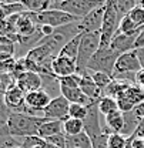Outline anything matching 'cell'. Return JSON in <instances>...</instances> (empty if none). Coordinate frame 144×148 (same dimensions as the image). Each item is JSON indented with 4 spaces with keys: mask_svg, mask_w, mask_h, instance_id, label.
Masks as SVG:
<instances>
[{
    "mask_svg": "<svg viewBox=\"0 0 144 148\" xmlns=\"http://www.w3.org/2000/svg\"><path fill=\"white\" fill-rule=\"evenodd\" d=\"M47 118L44 117H34V115H27L21 112H13L9 121V131L10 135L14 138H27V137H34L39 134V130L41 124Z\"/></svg>",
    "mask_w": 144,
    "mask_h": 148,
    "instance_id": "cell-1",
    "label": "cell"
},
{
    "mask_svg": "<svg viewBox=\"0 0 144 148\" xmlns=\"http://www.w3.org/2000/svg\"><path fill=\"white\" fill-rule=\"evenodd\" d=\"M104 4H106L104 0H59V1L52 3L50 9L61 10L64 13H69V14L81 20L87 14H90L93 10H96Z\"/></svg>",
    "mask_w": 144,
    "mask_h": 148,
    "instance_id": "cell-2",
    "label": "cell"
},
{
    "mask_svg": "<svg viewBox=\"0 0 144 148\" xmlns=\"http://www.w3.org/2000/svg\"><path fill=\"white\" fill-rule=\"evenodd\" d=\"M79 34H83L80 32V20L79 21H74L70 23L67 26H63V27H59L54 30V33L49 37H43V40L39 43V44H47L49 47H52L56 56L60 54L61 49L70 41L73 40L76 36Z\"/></svg>",
    "mask_w": 144,
    "mask_h": 148,
    "instance_id": "cell-3",
    "label": "cell"
},
{
    "mask_svg": "<svg viewBox=\"0 0 144 148\" xmlns=\"http://www.w3.org/2000/svg\"><path fill=\"white\" fill-rule=\"evenodd\" d=\"M101 47V36L100 32L97 33H86L81 37L80 49L77 56V74H83L87 70V64L93 58V56Z\"/></svg>",
    "mask_w": 144,
    "mask_h": 148,
    "instance_id": "cell-4",
    "label": "cell"
},
{
    "mask_svg": "<svg viewBox=\"0 0 144 148\" xmlns=\"http://www.w3.org/2000/svg\"><path fill=\"white\" fill-rule=\"evenodd\" d=\"M119 57H120V54H117L110 47H100L99 51L89 61L86 71L87 73H104L113 77L114 67H116Z\"/></svg>",
    "mask_w": 144,
    "mask_h": 148,
    "instance_id": "cell-5",
    "label": "cell"
},
{
    "mask_svg": "<svg viewBox=\"0 0 144 148\" xmlns=\"http://www.w3.org/2000/svg\"><path fill=\"white\" fill-rule=\"evenodd\" d=\"M120 24V18L117 14L114 0H107L104 6V17H103V26L100 30L101 36V47H110L114 36L117 34V29Z\"/></svg>",
    "mask_w": 144,
    "mask_h": 148,
    "instance_id": "cell-6",
    "label": "cell"
},
{
    "mask_svg": "<svg viewBox=\"0 0 144 148\" xmlns=\"http://www.w3.org/2000/svg\"><path fill=\"white\" fill-rule=\"evenodd\" d=\"M32 17L39 27L40 26H50L53 29H59V27L67 26L70 23L80 20V18L74 17L69 13H64V12L56 10V9H49V10L41 12V13H32Z\"/></svg>",
    "mask_w": 144,
    "mask_h": 148,
    "instance_id": "cell-7",
    "label": "cell"
},
{
    "mask_svg": "<svg viewBox=\"0 0 144 148\" xmlns=\"http://www.w3.org/2000/svg\"><path fill=\"white\" fill-rule=\"evenodd\" d=\"M116 100L119 103L120 111L128 112V111H133L140 103L144 101V91L136 84H133V86H128Z\"/></svg>",
    "mask_w": 144,
    "mask_h": 148,
    "instance_id": "cell-8",
    "label": "cell"
},
{
    "mask_svg": "<svg viewBox=\"0 0 144 148\" xmlns=\"http://www.w3.org/2000/svg\"><path fill=\"white\" fill-rule=\"evenodd\" d=\"M101 114L99 110V100L94 101L87 107V115L83 120L84 124V132L90 137L91 140H94L96 137L103 134V127H101Z\"/></svg>",
    "mask_w": 144,
    "mask_h": 148,
    "instance_id": "cell-9",
    "label": "cell"
},
{
    "mask_svg": "<svg viewBox=\"0 0 144 148\" xmlns=\"http://www.w3.org/2000/svg\"><path fill=\"white\" fill-rule=\"evenodd\" d=\"M69 108H70V103L63 95H60L53 98L50 104L43 110V117L47 120L66 121L69 118Z\"/></svg>",
    "mask_w": 144,
    "mask_h": 148,
    "instance_id": "cell-10",
    "label": "cell"
},
{
    "mask_svg": "<svg viewBox=\"0 0 144 148\" xmlns=\"http://www.w3.org/2000/svg\"><path fill=\"white\" fill-rule=\"evenodd\" d=\"M141 63L137 57V51H128L121 54L117 58L116 67H114V73L113 74H120V73H130V74H137L138 71H141Z\"/></svg>",
    "mask_w": 144,
    "mask_h": 148,
    "instance_id": "cell-11",
    "label": "cell"
},
{
    "mask_svg": "<svg viewBox=\"0 0 144 148\" xmlns=\"http://www.w3.org/2000/svg\"><path fill=\"white\" fill-rule=\"evenodd\" d=\"M104 6L93 10L90 14H87L86 17H83L80 20V32L83 34H86V33H97V32L101 30L103 17H104Z\"/></svg>",
    "mask_w": 144,
    "mask_h": 148,
    "instance_id": "cell-12",
    "label": "cell"
},
{
    "mask_svg": "<svg viewBox=\"0 0 144 148\" xmlns=\"http://www.w3.org/2000/svg\"><path fill=\"white\" fill-rule=\"evenodd\" d=\"M52 71L57 78H64L73 74H77V63L64 56H57L54 57L52 63Z\"/></svg>",
    "mask_w": 144,
    "mask_h": 148,
    "instance_id": "cell-13",
    "label": "cell"
},
{
    "mask_svg": "<svg viewBox=\"0 0 144 148\" xmlns=\"http://www.w3.org/2000/svg\"><path fill=\"white\" fill-rule=\"evenodd\" d=\"M140 32H136V33H131V34H116L113 41H111V44H110V49L114 50L120 56L124 54V53H128V51H133L136 40L140 34Z\"/></svg>",
    "mask_w": 144,
    "mask_h": 148,
    "instance_id": "cell-14",
    "label": "cell"
},
{
    "mask_svg": "<svg viewBox=\"0 0 144 148\" xmlns=\"http://www.w3.org/2000/svg\"><path fill=\"white\" fill-rule=\"evenodd\" d=\"M16 86L24 94H29V92L40 90L41 86H43V80H41V75L40 74L33 73V71H26V73H23L17 78Z\"/></svg>",
    "mask_w": 144,
    "mask_h": 148,
    "instance_id": "cell-15",
    "label": "cell"
},
{
    "mask_svg": "<svg viewBox=\"0 0 144 148\" xmlns=\"http://www.w3.org/2000/svg\"><path fill=\"white\" fill-rule=\"evenodd\" d=\"M3 101L13 112H19L23 108V106L26 104V94L21 91L17 86H14L4 92Z\"/></svg>",
    "mask_w": 144,
    "mask_h": 148,
    "instance_id": "cell-16",
    "label": "cell"
},
{
    "mask_svg": "<svg viewBox=\"0 0 144 148\" xmlns=\"http://www.w3.org/2000/svg\"><path fill=\"white\" fill-rule=\"evenodd\" d=\"M103 118H104V123H101L103 132H106L108 135L110 134H121L123 127H124V112L119 110L103 117Z\"/></svg>",
    "mask_w": 144,
    "mask_h": 148,
    "instance_id": "cell-17",
    "label": "cell"
},
{
    "mask_svg": "<svg viewBox=\"0 0 144 148\" xmlns=\"http://www.w3.org/2000/svg\"><path fill=\"white\" fill-rule=\"evenodd\" d=\"M50 101H52V97L44 91V90H41V88L37 90V91L26 94V104H27L30 108H33V110H36V111H40V112H43V110L50 104Z\"/></svg>",
    "mask_w": 144,
    "mask_h": 148,
    "instance_id": "cell-18",
    "label": "cell"
},
{
    "mask_svg": "<svg viewBox=\"0 0 144 148\" xmlns=\"http://www.w3.org/2000/svg\"><path fill=\"white\" fill-rule=\"evenodd\" d=\"M80 75H81L80 90L84 92L90 100H93V101L100 100V98H101V95H103V92H101V90L96 86V83H94V80H93L91 74L87 73V71H84V73L80 74Z\"/></svg>",
    "mask_w": 144,
    "mask_h": 148,
    "instance_id": "cell-19",
    "label": "cell"
},
{
    "mask_svg": "<svg viewBox=\"0 0 144 148\" xmlns=\"http://www.w3.org/2000/svg\"><path fill=\"white\" fill-rule=\"evenodd\" d=\"M39 29L34 20L32 17V13L30 12H26V13H21L17 18V23H16V33L19 36H30L33 34Z\"/></svg>",
    "mask_w": 144,
    "mask_h": 148,
    "instance_id": "cell-20",
    "label": "cell"
},
{
    "mask_svg": "<svg viewBox=\"0 0 144 148\" xmlns=\"http://www.w3.org/2000/svg\"><path fill=\"white\" fill-rule=\"evenodd\" d=\"M61 95L70 103V104H81L89 107L94 101L90 100L84 92L80 90V87L77 88H67V87H61Z\"/></svg>",
    "mask_w": 144,
    "mask_h": 148,
    "instance_id": "cell-21",
    "label": "cell"
},
{
    "mask_svg": "<svg viewBox=\"0 0 144 148\" xmlns=\"http://www.w3.org/2000/svg\"><path fill=\"white\" fill-rule=\"evenodd\" d=\"M59 134H64L63 130V121H57V120H46L41 127L39 130L37 137H40L41 140H47L50 137L59 135Z\"/></svg>",
    "mask_w": 144,
    "mask_h": 148,
    "instance_id": "cell-22",
    "label": "cell"
},
{
    "mask_svg": "<svg viewBox=\"0 0 144 148\" xmlns=\"http://www.w3.org/2000/svg\"><path fill=\"white\" fill-rule=\"evenodd\" d=\"M41 80H43L41 90H44V91L47 92V94L52 97V100L61 95L60 78H57L54 74H43V75H41Z\"/></svg>",
    "mask_w": 144,
    "mask_h": 148,
    "instance_id": "cell-23",
    "label": "cell"
},
{
    "mask_svg": "<svg viewBox=\"0 0 144 148\" xmlns=\"http://www.w3.org/2000/svg\"><path fill=\"white\" fill-rule=\"evenodd\" d=\"M140 124H141V120L133 111L124 112V127H123V131H121V135H124L126 138L131 137L137 131V128L140 127Z\"/></svg>",
    "mask_w": 144,
    "mask_h": 148,
    "instance_id": "cell-24",
    "label": "cell"
},
{
    "mask_svg": "<svg viewBox=\"0 0 144 148\" xmlns=\"http://www.w3.org/2000/svg\"><path fill=\"white\" fill-rule=\"evenodd\" d=\"M66 143H67V148H93L91 144V138L83 131L77 135H66Z\"/></svg>",
    "mask_w": 144,
    "mask_h": 148,
    "instance_id": "cell-25",
    "label": "cell"
},
{
    "mask_svg": "<svg viewBox=\"0 0 144 148\" xmlns=\"http://www.w3.org/2000/svg\"><path fill=\"white\" fill-rule=\"evenodd\" d=\"M10 117H12V110L1 100L0 101V138L10 137V131H9Z\"/></svg>",
    "mask_w": 144,
    "mask_h": 148,
    "instance_id": "cell-26",
    "label": "cell"
},
{
    "mask_svg": "<svg viewBox=\"0 0 144 148\" xmlns=\"http://www.w3.org/2000/svg\"><path fill=\"white\" fill-rule=\"evenodd\" d=\"M81 37L83 34H79L76 36L73 40H70L60 51V56H64V57H69L74 60L77 63V56H79V49H80V41H81Z\"/></svg>",
    "mask_w": 144,
    "mask_h": 148,
    "instance_id": "cell-27",
    "label": "cell"
},
{
    "mask_svg": "<svg viewBox=\"0 0 144 148\" xmlns=\"http://www.w3.org/2000/svg\"><path fill=\"white\" fill-rule=\"evenodd\" d=\"M99 110H100V114L103 117H106L111 112H116L119 111V103L116 98L113 97H107V95H101V98L99 100Z\"/></svg>",
    "mask_w": 144,
    "mask_h": 148,
    "instance_id": "cell-28",
    "label": "cell"
},
{
    "mask_svg": "<svg viewBox=\"0 0 144 148\" xmlns=\"http://www.w3.org/2000/svg\"><path fill=\"white\" fill-rule=\"evenodd\" d=\"M23 6L26 7L27 12L30 13H41V12H46L52 7V3L50 0H23L21 1Z\"/></svg>",
    "mask_w": 144,
    "mask_h": 148,
    "instance_id": "cell-29",
    "label": "cell"
},
{
    "mask_svg": "<svg viewBox=\"0 0 144 148\" xmlns=\"http://www.w3.org/2000/svg\"><path fill=\"white\" fill-rule=\"evenodd\" d=\"M63 130H64V135H67V137L77 135L84 131V124L81 120H76V118L69 117L66 121H63Z\"/></svg>",
    "mask_w": 144,
    "mask_h": 148,
    "instance_id": "cell-30",
    "label": "cell"
},
{
    "mask_svg": "<svg viewBox=\"0 0 144 148\" xmlns=\"http://www.w3.org/2000/svg\"><path fill=\"white\" fill-rule=\"evenodd\" d=\"M137 3L138 1H134V0H114V6H116L120 21H121V18L128 16V13L137 6Z\"/></svg>",
    "mask_w": 144,
    "mask_h": 148,
    "instance_id": "cell-31",
    "label": "cell"
},
{
    "mask_svg": "<svg viewBox=\"0 0 144 148\" xmlns=\"http://www.w3.org/2000/svg\"><path fill=\"white\" fill-rule=\"evenodd\" d=\"M128 17L136 23V26L140 30H143L144 29V4L141 1H138L137 6L128 13Z\"/></svg>",
    "mask_w": 144,
    "mask_h": 148,
    "instance_id": "cell-32",
    "label": "cell"
},
{
    "mask_svg": "<svg viewBox=\"0 0 144 148\" xmlns=\"http://www.w3.org/2000/svg\"><path fill=\"white\" fill-rule=\"evenodd\" d=\"M16 54V43L9 37L0 36V56H12Z\"/></svg>",
    "mask_w": 144,
    "mask_h": 148,
    "instance_id": "cell-33",
    "label": "cell"
},
{
    "mask_svg": "<svg viewBox=\"0 0 144 148\" xmlns=\"http://www.w3.org/2000/svg\"><path fill=\"white\" fill-rule=\"evenodd\" d=\"M136 32H140V29L136 26V23L131 18L128 16L121 18L119 29H117V34H131V33H136Z\"/></svg>",
    "mask_w": 144,
    "mask_h": 148,
    "instance_id": "cell-34",
    "label": "cell"
},
{
    "mask_svg": "<svg viewBox=\"0 0 144 148\" xmlns=\"http://www.w3.org/2000/svg\"><path fill=\"white\" fill-rule=\"evenodd\" d=\"M90 74L93 77V80H94V83H96V86L101 90V92L104 91L113 81V77L108 75V74L104 73H90Z\"/></svg>",
    "mask_w": 144,
    "mask_h": 148,
    "instance_id": "cell-35",
    "label": "cell"
},
{
    "mask_svg": "<svg viewBox=\"0 0 144 148\" xmlns=\"http://www.w3.org/2000/svg\"><path fill=\"white\" fill-rule=\"evenodd\" d=\"M87 115V107L81 106V104H70L69 108V117L70 118H76V120H84Z\"/></svg>",
    "mask_w": 144,
    "mask_h": 148,
    "instance_id": "cell-36",
    "label": "cell"
},
{
    "mask_svg": "<svg viewBox=\"0 0 144 148\" xmlns=\"http://www.w3.org/2000/svg\"><path fill=\"white\" fill-rule=\"evenodd\" d=\"M80 81H81V75L80 74H73V75H69V77L60 78V86L67 87V88H77V87H80Z\"/></svg>",
    "mask_w": 144,
    "mask_h": 148,
    "instance_id": "cell-37",
    "label": "cell"
},
{
    "mask_svg": "<svg viewBox=\"0 0 144 148\" xmlns=\"http://www.w3.org/2000/svg\"><path fill=\"white\" fill-rule=\"evenodd\" d=\"M127 138L121 134H110L108 135V148H126Z\"/></svg>",
    "mask_w": 144,
    "mask_h": 148,
    "instance_id": "cell-38",
    "label": "cell"
},
{
    "mask_svg": "<svg viewBox=\"0 0 144 148\" xmlns=\"http://www.w3.org/2000/svg\"><path fill=\"white\" fill-rule=\"evenodd\" d=\"M44 141H47L49 144H52V145H54V147H57V148H67L66 135H64V134H59V135L50 137V138H47V140H44Z\"/></svg>",
    "mask_w": 144,
    "mask_h": 148,
    "instance_id": "cell-39",
    "label": "cell"
},
{
    "mask_svg": "<svg viewBox=\"0 0 144 148\" xmlns=\"http://www.w3.org/2000/svg\"><path fill=\"white\" fill-rule=\"evenodd\" d=\"M91 144H93V148H108V134L103 132L101 135L91 140Z\"/></svg>",
    "mask_w": 144,
    "mask_h": 148,
    "instance_id": "cell-40",
    "label": "cell"
},
{
    "mask_svg": "<svg viewBox=\"0 0 144 148\" xmlns=\"http://www.w3.org/2000/svg\"><path fill=\"white\" fill-rule=\"evenodd\" d=\"M126 148H144L143 138H140V137H137L136 134H133L131 137L127 138Z\"/></svg>",
    "mask_w": 144,
    "mask_h": 148,
    "instance_id": "cell-41",
    "label": "cell"
},
{
    "mask_svg": "<svg viewBox=\"0 0 144 148\" xmlns=\"http://www.w3.org/2000/svg\"><path fill=\"white\" fill-rule=\"evenodd\" d=\"M137 87H140L141 90L144 91V69L141 71H138L137 75H136V83H134Z\"/></svg>",
    "mask_w": 144,
    "mask_h": 148,
    "instance_id": "cell-42",
    "label": "cell"
},
{
    "mask_svg": "<svg viewBox=\"0 0 144 148\" xmlns=\"http://www.w3.org/2000/svg\"><path fill=\"white\" fill-rule=\"evenodd\" d=\"M138 49H144V29L140 32V34L136 40V44H134V50H138Z\"/></svg>",
    "mask_w": 144,
    "mask_h": 148,
    "instance_id": "cell-43",
    "label": "cell"
},
{
    "mask_svg": "<svg viewBox=\"0 0 144 148\" xmlns=\"http://www.w3.org/2000/svg\"><path fill=\"white\" fill-rule=\"evenodd\" d=\"M133 112H134V114H136V115H137L141 121H143V120H144V101H143V103H140V104H138V106L133 110Z\"/></svg>",
    "mask_w": 144,
    "mask_h": 148,
    "instance_id": "cell-44",
    "label": "cell"
},
{
    "mask_svg": "<svg viewBox=\"0 0 144 148\" xmlns=\"http://www.w3.org/2000/svg\"><path fill=\"white\" fill-rule=\"evenodd\" d=\"M137 137H140V138H144V120L141 121V124H140V127L137 128V131L134 132Z\"/></svg>",
    "mask_w": 144,
    "mask_h": 148,
    "instance_id": "cell-45",
    "label": "cell"
},
{
    "mask_svg": "<svg viewBox=\"0 0 144 148\" xmlns=\"http://www.w3.org/2000/svg\"><path fill=\"white\" fill-rule=\"evenodd\" d=\"M137 51V57H138V60H140V63H141V67L144 69V49H138V50H136Z\"/></svg>",
    "mask_w": 144,
    "mask_h": 148,
    "instance_id": "cell-46",
    "label": "cell"
},
{
    "mask_svg": "<svg viewBox=\"0 0 144 148\" xmlns=\"http://www.w3.org/2000/svg\"><path fill=\"white\" fill-rule=\"evenodd\" d=\"M4 95V88H3V83H1V75H0V98Z\"/></svg>",
    "mask_w": 144,
    "mask_h": 148,
    "instance_id": "cell-47",
    "label": "cell"
},
{
    "mask_svg": "<svg viewBox=\"0 0 144 148\" xmlns=\"http://www.w3.org/2000/svg\"><path fill=\"white\" fill-rule=\"evenodd\" d=\"M13 148H24L23 145H20V147H13Z\"/></svg>",
    "mask_w": 144,
    "mask_h": 148,
    "instance_id": "cell-48",
    "label": "cell"
},
{
    "mask_svg": "<svg viewBox=\"0 0 144 148\" xmlns=\"http://www.w3.org/2000/svg\"><path fill=\"white\" fill-rule=\"evenodd\" d=\"M34 148H43V147H41V145H39V147H34Z\"/></svg>",
    "mask_w": 144,
    "mask_h": 148,
    "instance_id": "cell-49",
    "label": "cell"
},
{
    "mask_svg": "<svg viewBox=\"0 0 144 148\" xmlns=\"http://www.w3.org/2000/svg\"><path fill=\"white\" fill-rule=\"evenodd\" d=\"M1 100H3V97H1V98H0V101H1Z\"/></svg>",
    "mask_w": 144,
    "mask_h": 148,
    "instance_id": "cell-50",
    "label": "cell"
},
{
    "mask_svg": "<svg viewBox=\"0 0 144 148\" xmlns=\"http://www.w3.org/2000/svg\"><path fill=\"white\" fill-rule=\"evenodd\" d=\"M141 3H143V4H144V0H143V1H141Z\"/></svg>",
    "mask_w": 144,
    "mask_h": 148,
    "instance_id": "cell-51",
    "label": "cell"
},
{
    "mask_svg": "<svg viewBox=\"0 0 144 148\" xmlns=\"http://www.w3.org/2000/svg\"><path fill=\"white\" fill-rule=\"evenodd\" d=\"M143 143H144V138H143Z\"/></svg>",
    "mask_w": 144,
    "mask_h": 148,
    "instance_id": "cell-52",
    "label": "cell"
},
{
    "mask_svg": "<svg viewBox=\"0 0 144 148\" xmlns=\"http://www.w3.org/2000/svg\"><path fill=\"white\" fill-rule=\"evenodd\" d=\"M0 4H1V1H0Z\"/></svg>",
    "mask_w": 144,
    "mask_h": 148,
    "instance_id": "cell-53",
    "label": "cell"
}]
</instances>
